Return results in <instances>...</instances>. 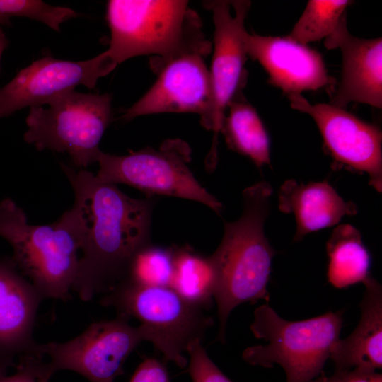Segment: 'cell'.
Instances as JSON below:
<instances>
[{"label": "cell", "mask_w": 382, "mask_h": 382, "mask_svg": "<svg viewBox=\"0 0 382 382\" xmlns=\"http://www.w3.org/2000/svg\"><path fill=\"white\" fill-rule=\"evenodd\" d=\"M44 299L11 258L0 260V376L33 355V330Z\"/></svg>", "instance_id": "15"}, {"label": "cell", "mask_w": 382, "mask_h": 382, "mask_svg": "<svg viewBox=\"0 0 382 382\" xmlns=\"http://www.w3.org/2000/svg\"><path fill=\"white\" fill-rule=\"evenodd\" d=\"M272 193L270 185L265 181L244 190L241 217L225 223L223 238L209 257L219 323L217 339L223 343L228 316L236 306L260 299L270 301L267 286L276 251L265 235L264 224Z\"/></svg>", "instance_id": "2"}, {"label": "cell", "mask_w": 382, "mask_h": 382, "mask_svg": "<svg viewBox=\"0 0 382 382\" xmlns=\"http://www.w3.org/2000/svg\"><path fill=\"white\" fill-rule=\"evenodd\" d=\"M106 19L110 40L104 52L116 66L137 56L167 59L189 52L208 55L212 50L187 1L110 0Z\"/></svg>", "instance_id": "3"}, {"label": "cell", "mask_w": 382, "mask_h": 382, "mask_svg": "<svg viewBox=\"0 0 382 382\" xmlns=\"http://www.w3.org/2000/svg\"><path fill=\"white\" fill-rule=\"evenodd\" d=\"M172 249L173 274L170 287L188 301L208 310L214 299V289L209 257H204L185 246Z\"/></svg>", "instance_id": "21"}, {"label": "cell", "mask_w": 382, "mask_h": 382, "mask_svg": "<svg viewBox=\"0 0 382 382\" xmlns=\"http://www.w3.org/2000/svg\"><path fill=\"white\" fill-rule=\"evenodd\" d=\"M8 40H7L5 34L4 33L3 30L0 28V61L1 59L2 54L4 50L8 47Z\"/></svg>", "instance_id": "29"}, {"label": "cell", "mask_w": 382, "mask_h": 382, "mask_svg": "<svg viewBox=\"0 0 382 382\" xmlns=\"http://www.w3.org/2000/svg\"><path fill=\"white\" fill-rule=\"evenodd\" d=\"M129 382H170L166 366L154 358L145 359Z\"/></svg>", "instance_id": "27"}, {"label": "cell", "mask_w": 382, "mask_h": 382, "mask_svg": "<svg viewBox=\"0 0 382 382\" xmlns=\"http://www.w3.org/2000/svg\"><path fill=\"white\" fill-rule=\"evenodd\" d=\"M247 56L257 61L269 81L287 95L305 91L330 89L335 79L328 74L320 52L286 36H244Z\"/></svg>", "instance_id": "14"}, {"label": "cell", "mask_w": 382, "mask_h": 382, "mask_svg": "<svg viewBox=\"0 0 382 382\" xmlns=\"http://www.w3.org/2000/svg\"><path fill=\"white\" fill-rule=\"evenodd\" d=\"M191 152L190 146L180 139L165 140L158 149L146 148L122 156L101 151L96 176L102 182L125 184L148 194L199 202L219 214L222 204L190 170Z\"/></svg>", "instance_id": "9"}, {"label": "cell", "mask_w": 382, "mask_h": 382, "mask_svg": "<svg viewBox=\"0 0 382 382\" xmlns=\"http://www.w3.org/2000/svg\"><path fill=\"white\" fill-rule=\"evenodd\" d=\"M221 133L231 149L249 158L257 167L270 165L267 132L255 108L242 94L229 103Z\"/></svg>", "instance_id": "20"}, {"label": "cell", "mask_w": 382, "mask_h": 382, "mask_svg": "<svg viewBox=\"0 0 382 382\" xmlns=\"http://www.w3.org/2000/svg\"><path fill=\"white\" fill-rule=\"evenodd\" d=\"M116 66L105 52L79 62L50 56L36 60L0 88V118L25 107L47 104L55 96L79 85L94 88L99 78Z\"/></svg>", "instance_id": "13"}, {"label": "cell", "mask_w": 382, "mask_h": 382, "mask_svg": "<svg viewBox=\"0 0 382 382\" xmlns=\"http://www.w3.org/2000/svg\"><path fill=\"white\" fill-rule=\"evenodd\" d=\"M100 303L118 315L133 317L148 328L151 342L166 360L180 368L187 366L184 356L189 346L202 342L214 324L207 309L191 303L170 286L123 282L103 295Z\"/></svg>", "instance_id": "7"}, {"label": "cell", "mask_w": 382, "mask_h": 382, "mask_svg": "<svg viewBox=\"0 0 382 382\" xmlns=\"http://www.w3.org/2000/svg\"><path fill=\"white\" fill-rule=\"evenodd\" d=\"M79 14L67 7L53 6L38 0H0V24L11 25L12 17L40 21L59 32L60 25Z\"/></svg>", "instance_id": "24"}, {"label": "cell", "mask_w": 382, "mask_h": 382, "mask_svg": "<svg viewBox=\"0 0 382 382\" xmlns=\"http://www.w3.org/2000/svg\"><path fill=\"white\" fill-rule=\"evenodd\" d=\"M278 200L280 211L295 216V241L336 225L343 216L357 212V206L345 201L327 180L303 184L288 180L279 189Z\"/></svg>", "instance_id": "17"}, {"label": "cell", "mask_w": 382, "mask_h": 382, "mask_svg": "<svg viewBox=\"0 0 382 382\" xmlns=\"http://www.w3.org/2000/svg\"><path fill=\"white\" fill-rule=\"evenodd\" d=\"M74 192L81 245L72 289L82 301L107 294L127 279L135 255L150 244L154 201L132 198L86 169L59 162Z\"/></svg>", "instance_id": "1"}, {"label": "cell", "mask_w": 382, "mask_h": 382, "mask_svg": "<svg viewBox=\"0 0 382 382\" xmlns=\"http://www.w3.org/2000/svg\"><path fill=\"white\" fill-rule=\"evenodd\" d=\"M173 274L172 248H163L150 243L135 255L124 282L145 286H170Z\"/></svg>", "instance_id": "23"}, {"label": "cell", "mask_w": 382, "mask_h": 382, "mask_svg": "<svg viewBox=\"0 0 382 382\" xmlns=\"http://www.w3.org/2000/svg\"><path fill=\"white\" fill-rule=\"evenodd\" d=\"M201 341L191 344L187 371L192 382H233L218 368L207 354Z\"/></svg>", "instance_id": "25"}, {"label": "cell", "mask_w": 382, "mask_h": 382, "mask_svg": "<svg viewBox=\"0 0 382 382\" xmlns=\"http://www.w3.org/2000/svg\"><path fill=\"white\" fill-rule=\"evenodd\" d=\"M200 52L184 53L167 59L153 58L151 68L156 82L122 118L130 120L145 115L188 112L199 115L202 125L212 127V92L209 69Z\"/></svg>", "instance_id": "11"}, {"label": "cell", "mask_w": 382, "mask_h": 382, "mask_svg": "<svg viewBox=\"0 0 382 382\" xmlns=\"http://www.w3.org/2000/svg\"><path fill=\"white\" fill-rule=\"evenodd\" d=\"M348 0H310L290 33L289 39L303 44L325 39L346 16Z\"/></svg>", "instance_id": "22"}, {"label": "cell", "mask_w": 382, "mask_h": 382, "mask_svg": "<svg viewBox=\"0 0 382 382\" xmlns=\"http://www.w3.org/2000/svg\"><path fill=\"white\" fill-rule=\"evenodd\" d=\"M16 372L11 376H0V382H36L33 371L25 364H18L15 367Z\"/></svg>", "instance_id": "28"}, {"label": "cell", "mask_w": 382, "mask_h": 382, "mask_svg": "<svg viewBox=\"0 0 382 382\" xmlns=\"http://www.w3.org/2000/svg\"><path fill=\"white\" fill-rule=\"evenodd\" d=\"M293 109L315 121L332 158L353 170L366 173L369 184L382 189V134L380 129L331 104L310 103L301 94L288 95Z\"/></svg>", "instance_id": "12"}, {"label": "cell", "mask_w": 382, "mask_h": 382, "mask_svg": "<svg viewBox=\"0 0 382 382\" xmlns=\"http://www.w3.org/2000/svg\"><path fill=\"white\" fill-rule=\"evenodd\" d=\"M0 236L11 245L14 265L44 299H70L81 245L72 208L51 224L30 225L23 210L4 199L0 202Z\"/></svg>", "instance_id": "4"}, {"label": "cell", "mask_w": 382, "mask_h": 382, "mask_svg": "<svg viewBox=\"0 0 382 382\" xmlns=\"http://www.w3.org/2000/svg\"><path fill=\"white\" fill-rule=\"evenodd\" d=\"M342 312H328L312 318L289 321L267 303L257 307L250 329L267 344L246 348L243 359L253 366L284 370L287 382H311L323 374L334 345L340 339Z\"/></svg>", "instance_id": "5"}, {"label": "cell", "mask_w": 382, "mask_h": 382, "mask_svg": "<svg viewBox=\"0 0 382 382\" xmlns=\"http://www.w3.org/2000/svg\"><path fill=\"white\" fill-rule=\"evenodd\" d=\"M327 49L339 48L342 66L340 84L330 103L344 108L350 103L382 107V38L362 39L351 35L346 16L324 40Z\"/></svg>", "instance_id": "16"}, {"label": "cell", "mask_w": 382, "mask_h": 382, "mask_svg": "<svg viewBox=\"0 0 382 382\" xmlns=\"http://www.w3.org/2000/svg\"><path fill=\"white\" fill-rule=\"evenodd\" d=\"M311 382H382V375L374 370L355 368L335 371L330 376L321 374Z\"/></svg>", "instance_id": "26"}, {"label": "cell", "mask_w": 382, "mask_h": 382, "mask_svg": "<svg viewBox=\"0 0 382 382\" xmlns=\"http://www.w3.org/2000/svg\"><path fill=\"white\" fill-rule=\"evenodd\" d=\"M118 315L93 323L81 334L65 342L37 344L33 354L20 362L33 371L36 382H48L61 370L76 371L90 382H114L124 374L123 364L143 341L151 342L150 330L132 326Z\"/></svg>", "instance_id": "6"}, {"label": "cell", "mask_w": 382, "mask_h": 382, "mask_svg": "<svg viewBox=\"0 0 382 382\" xmlns=\"http://www.w3.org/2000/svg\"><path fill=\"white\" fill-rule=\"evenodd\" d=\"M111 96L70 90L42 106L31 107L24 140L38 151L69 154L78 169L97 162L99 144L112 120Z\"/></svg>", "instance_id": "8"}, {"label": "cell", "mask_w": 382, "mask_h": 382, "mask_svg": "<svg viewBox=\"0 0 382 382\" xmlns=\"http://www.w3.org/2000/svg\"><path fill=\"white\" fill-rule=\"evenodd\" d=\"M328 282L335 288L366 283L370 274L371 256L360 232L349 224L337 226L327 242Z\"/></svg>", "instance_id": "19"}, {"label": "cell", "mask_w": 382, "mask_h": 382, "mask_svg": "<svg viewBox=\"0 0 382 382\" xmlns=\"http://www.w3.org/2000/svg\"><path fill=\"white\" fill-rule=\"evenodd\" d=\"M205 7L213 14L214 24V52L209 75L212 92L211 130L213 139L207 158L209 167L217 158L218 137L221 133L229 103L241 94L246 74L245 64V20L250 1H209Z\"/></svg>", "instance_id": "10"}, {"label": "cell", "mask_w": 382, "mask_h": 382, "mask_svg": "<svg viewBox=\"0 0 382 382\" xmlns=\"http://www.w3.org/2000/svg\"><path fill=\"white\" fill-rule=\"evenodd\" d=\"M364 284L359 324L347 337L337 340L330 356L335 371L382 366V287L373 277Z\"/></svg>", "instance_id": "18"}]
</instances>
